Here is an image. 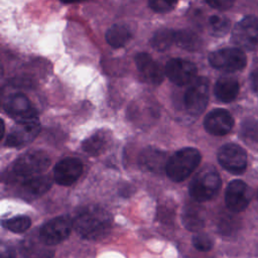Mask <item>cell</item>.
Returning a JSON list of instances; mask_svg holds the SVG:
<instances>
[{
    "instance_id": "1",
    "label": "cell",
    "mask_w": 258,
    "mask_h": 258,
    "mask_svg": "<svg viewBox=\"0 0 258 258\" xmlns=\"http://www.w3.org/2000/svg\"><path fill=\"white\" fill-rule=\"evenodd\" d=\"M74 229L84 239L99 240L106 237L112 228L110 214L95 206L82 209L73 221Z\"/></svg>"
},
{
    "instance_id": "2",
    "label": "cell",
    "mask_w": 258,
    "mask_h": 258,
    "mask_svg": "<svg viewBox=\"0 0 258 258\" xmlns=\"http://www.w3.org/2000/svg\"><path fill=\"white\" fill-rule=\"evenodd\" d=\"M201 161V153L192 147H184L177 150L168 158L166 175L173 181H182L188 177L198 167Z\"/></svg>"
},
{
    "instance_id": "3",
    "label": "cell",
    "mask_w": 258,
    "mask_h": 258,
    "mask_svg": "<svg viewBox=\"0 0 258 258\" xmlns=\"http://www.w3.org/2000/svg\"><path fill=\"white\" fill-rule=\"evenodd\" d=\"M221 183V177L217 170L213 167H205L191 179L188 191L195 201L207 202L218 194Z\"/></svg>"
},
{
    "instance_id": "4",
    "label": "cell",
    "mask_w": 258,
    "mask_h": 258,
    "mask_svg": "<svg viewBox=\"0 0 258 258\" xmlns=\"http://www.w3.org/2000/svg\"><path fill=\"white\" fill-rule=\"evenodd\" d=\"M50 163L48 154L43 150H30L19 156L12 164V171L16 176L31 177L43 172Z\"/></svg>"
},
{
    "instance_id": "5",
    "label": "cell",
    "mask_w": 258,
    "mask_h": 258,
    "mask_svg": "<svg viewBox=\"0 0 258 258\" xmlns=\"http://www.w3.org/2000/svg\"><path fill=\"white\" fill-rule=\"evenodd\" d=\"M209 101V81L199 77L192 81L183 95V105L188 114L198 116L203 113Z\"/></svg>"
},
{
    "instance_id": "6",
    "label": "cell",
    "mask_w": 258,
    "mask_h": 258,
    "mask_svg": "<svg viewBox=\"0 0 258 258\" xmlns=\"http://www.w3.org/2000/svg\"><path fill=\"white\" fill-rule=\"evenodd\" d=\"M209 62L217 70L232 73L244 69L247 63V57L241 49L227 47L211 52Z\"/></svg>"
},
{
    "instance_id": "7",
    "label": "cell",
    "mask_w": 258,
    "mask_h": 258,
    "mask_svg": "<svg viewBox=\"0 0 258 258\" xmlns=\"http://www.w3.org/2000/svg\"><path fill=\"white\" fill-rule=\"evenodd\" d=\"M73 228V222L68 217L53 218L40 228L39 237L43 244L53 246L66 240Z\"/></svg>"
},
{
    "instance_id": "8",
    "label": "cell",
    "mask_w": 258,
    "mask_h": 258,
    "mask_svg": "<svg viewBox=\"0 0 258 258\" xmlns=\"http://www.w3.org/2000/svg\"><path fill=\"white\" fill-rule=\"evenodd\" d=\"M232 39L241 48H255L258 44V19L249 15L240 20L233 29Z\"/></svg>"
},
{
    "instance_id": "9",
    "label": "cell",
    "mask_w": 258,
    "mask_h": 258,
    "mask_svg": "<svg viewBox=\"0 0 258 258\" xmlns=\"http://www.w3.org/2000/svg\"><path fill=\"white\" fill-rule=\"evenodd\" d=\"M218 161L228 171L234 174L244 172L247 167V153L239 145L227 143L218 151Z\"/></svg>"
},
{
    "instance_id": "10",
    "label": "cell",
    "mask_w": 258,
    "mask_h": 258,
    "mask_svg": "<svg viewBox=\"0 0 258 258\" xmlns=\"http://www.w3.org/2000/svg\"><path fill=\"white\" fill-rule=\"evenodd\" d=\"M3 108L17 122L37 119L36 109L32 106L29 99L21 93L9 95L4 101Z\"/></svg>"
},
{
    "instance_id": "11",
    "label": "cell",
    "mask_w": 258,
    "mask_h": 258,
    "mask_svg": "<svg viewBox=\"0 0 258 258\" xmlns=\"http://www.w3.org/2000/svg\"><path fill=\"white\" fill-rule=\"evenodd\" d=\"M165 75L177 86L190 84L197 78V67L194 62L183 58H171L165 66Z\"/></svg>"
},
{
    "instance_id": "12",
    "label": "cell",
    "mask_w": 258,
    "mask_h": 258,
    "mask_svg": "<svg viewBox=\"0 0 258 258\" xmlns=\"http://www.w3.org/2000/svg\"><path fill=\"white\" fill-rule=\"evenodd\" d=\"M40 131L38 119L20 121L8 133L5 145L9 147H20L33 141Z\"/></svg>"
},
{
    "instance_id": "13",
    "label": "cell",
    "mask_w": 258,
    "mask_h": 258,
    "mask_svg": "<svg viewBox=\"0 0 258 258\" xmlns=\"http://www.w3.org/2000/svg\"><path fill=\"white\" fill-rule=\"evenodd\" d=\"M251 197L252 191L248 184L242 180L235 179L227 186L225 194L226 206L231 212H242L248 207Z\"/></svg>"
},
{
    "instance_id": "14",
    "label": "cell",
    "mask_w": 258,
    "mask_h": 258,
    "mask_svg": "<svg viewBox=\"0 0 258 258\" xmlns=\"http://www.w3.org/2000/svg\"><path fill=\"white\" fill-rule=\"evenodd\" d=\"M83 173V163L79 158L66 157L58 161L53 169V177L60 185L73 184Z\"/></svg>"
},
{
    "instance_id": "15",
    "label": "cell",
    "mask_w": 258,
    "mask_h": 258,
    "mask_svg": "<svg viewBox=\"0 0 258 258\" xmlns=\"http://www.w3.org/2000/svg\"><path fill=\"white\" fill-rule=\"evenodd\" d=\"M204 126L210 134L223 136L232 130L234 119L229 111L225 109H214L205 117Z\"/></svg>"
},
{
    "instance_id": "16",
    "label": "cell",
    "mask_w": 258,
    "mask_h": 258,
    "mask_svg": "<svg viewBox=\"0 0 258 258\" xmlns=\"http://www.w3.org/2000/svg\"><path fill=\"white\" fill-rule=\"evenodd\" d=\"M135 64L143 80L152 85H159L163 80V70L147 52H139L135 56Z\"/></svg>"
},
{
    "instance_id": "17",
    "label": "cell",
    "mask_w": 258,
    "mask_h": 258,
    "mask_svg": "<svg viewBox=\"0 0 258 258\" xmlns=\"http://www.w3.org/2000/svg\"><path fill=\"white\" fill-rule=\"evenodd\" d=\"M167 161L168 159L164 151L151 146L144 148L138 157L139 166L145 171L154 173H160L165 170Z\"/></svg>"
},
{
    "instance_id": "18",
    "label": "cell",
    "mask_w": 258,
    "mask_h": 258,
    "mask_svg": "<svg viewBox=\"0 0 258 258\" xmlns=\"http://www.w3.org/2000/svg\"><path fill=\"white\" fill-rule=\"evenodd\" d=\"M51 186V179L49 176H35L26 178L20 185V192L23 197L35 199L46 192Z\"/></svg>"
},
{
    "instance_id": "19",
    "label": "cell",
    "mask_w": 258,
    "mask_h": 258,
    "mask_svg": "<svg viewBox=\"0 0 258 258\" xmlns=\"http://www.w3.org/2000/svg\"><path fill=\"white\" fill-rule=\"evenodd\" d=\"M239 83L236 79L230 77H223L220 78L215 85V95L216 97L225 103L232 102L235 100L239 93Z\"/></svg>"
},
{
    "instance_id": "20",
    "label": "cell",
    "mask_w": 258,
    "mask_h": 258,
    "mask_svg": "<svg viewBox=\"0 0 258 258\" xmlns=\"http://www.w3.org/2000/svg\"><path fill=\"white\" fill-rule=\"evenodd\" d=\"M183 226L192 232H198L205 225L204 211L203 209L195 204H188L184 207L181 216Z\"/></svg>"
},
{
    "instance_id": "21",
    "label": "cell",
    "mask_w": 258,
    "mask_h": 258,
    "mask_svg": "<svg viewBox=\"0 0 258 258\" xmlns=\"http://www.w3.org/2000/svg\"><path fill=\"white\" fill-rule=\"evenodd\" d=\"M109 137L107 133L103 130H100L95 134L91 135L90 137H88L86 140H84L82 147L87 154L96 156L101 154L106 149Z\"/></svg>"
},
{
    "instance_id": "22",
    "label": "cell",
    "mask_w": 258,
    "mask_h": 258,
    "mask_svg": "<svg viewBox=\"0 0 258 258\" xmlns=\"http://www.w3.org/2000/svg\"><path fill=\"white\" fill-rule=\"evenodd\" d=\"M105 38L112 47L119 48L124 46L131 38V31L122 24H115L111 26L105 35Z\"/></svg>"
},
{
    "instance_id": "23",
    "label": "cell",
    "mask_w": 258,
    "mask_h": 258,
    "mask_svg": "<svg viewBox=\"0 0 258 258\" xmlns=\"http://www.w3.org/2000/svg\"><path fill=\"white\" fill-rule=\"evenodd\" d=\"M174 43L183 49L196 51L202 46V39L189 29H180L174 32Z\"/></svg>"
},
{
    "instance_id": "24",
    "label": "cell",
    "mask_w": 258,
    "mask_h": 258,
    "mask_svg": "<svg viewBox=\"0 0 258 258\" xmlns=\"http://www.w3.org/2000/svg\"><path fill=\"white\" fill-rule=\"evenodd\" d=\"M174 32L175 31L168 28L157 30L150 39L151 46L159 51L168 49L174 42Z\"/></svg>"
},
{
    "instance_id": "25",
    "label": "cell",
    "mask_w": 258,
    "mask_h": 258,
    "mask_svg": "<svg viewBox=\"0 0 258 258\" xmlns=\"http://www.w3.org/2000/svg\"><path fill=\"white\" fill-rule=\"evenodd\" d=\"M210 32L214 36H224L230 30L231 22L230 20L221 15H212L209 19Z\"/></svg>"
},
{
    "instance_id": "26",
    "label": "cell",
    "mask_w": 258,
    "mask_h": 258,
    "mask_svg": "<svg viewBox=\"0 0 258 258\" xmlns=\"http://www.w3.org/2000/svg\"><path fill=\"white\" fill-rule=\"evenodd\" d=\"M241 137L250 143H258V120L247 118L241 125Z\"/></svg>"
},
{
    "instance_id": "27",
    "label": "cell",
    "mask_w": 258,
    "mask_h": 258,
    "mask_svg": "<svg viewBox=\"0 0 258 258\" xmlns=\"http://www.w3.org/2000/svg\"><path fill=\"white\" fill-rule=\"evenodd\" d=\"M4 228L14 233H23L31 225V220L27 216H16L2 221Z\"/></svg>"
},
{
    "instance_id": "28",
    "label": "cell",
    "mask_w": 258,
    "mask_h": 258,
    "mask_svg": "<svg viewBox=\"0 0 258 258\" xmlns=\"http://www.w3.org/2000/svg\"><path fill=\"white\" fill-rule=\"evenodd\" d=\"M191 242H192L194 247L201 252H207V251L211 250L213 247V241H212L211 237L204 233L195 235L192 237Z\"/></svg>"
},
{
    "instance_id": "29",
    "label": "cell",
    "mask_w": 258,
    "mask_h": 258,
    "mask_svg": "<svg viewBox=\"0 0 258 258\" xmlns=\"http://www.w3.org/2000/svg\"><path fill=\"white\" fill-rule=\"evenodd\" d=\"M176 1H164V0H151L148 2L149 7L157 13H165L174 8Z\"/></svg>"
},
{
    "instance_id": "30",
    "label": "cell",
    "mask_w": 258,
    "mask_h": 258,
    "mask_svg": "<svg viewBox=\"0 0 258 258\" xmlns=\"http://www.w3.org/2000/svg\"><path fill=\"white\" fill-rule=\"evenodd\" d=\"M233 1L229 0H215V1H207V4L210 5L211 7H214L216 9H229L233 5Z\"/></svg>"
},
{
    "instance_id": "31",
    "label": "cell",
    "mask_w": 258,
    "mask_h": 258,
    "mask_svg": "<svg viewBox=\"0 0 258 258\" xmlns=\"http://www.w3.org/2000/svg\"><path fill=\"white\" fill-rule=\"evenodd\" d=\"M235 225H236V219L233 216H228L226 217V219H224L221 222L220 228L225 232H229L235 228Z\"/></svg>"
},
{
    "instance_id": "32",
    "label": "cell",
    "mask_w": 258,
    "mask_h": 258,
    "mask_svg": "<svg viewBox=\"0 0 258 258\" xmlns=\"http://www.w3.org/2000/svg\"><path fill=\"white\" fill-rule=\"evenodd\" d=\"M251 86L253 91L258 95V69L254 70L251 74Z\"/></svg>"
},
{
    "instance_id": "33",
    "label": "cell",
    "mask_w": 258,
    "mask_h": 258,
    "mask_svg": "<svg viewBox=\"0 0 258 258\" xmlns=\"http://www.w3.org/2000/svg\"><path fill=\"white\" fill-rule=\"evenodd\" d=\"M1 258H15V253L12 249H6L2 252Z\"/></svg>"
}]
</instances>
